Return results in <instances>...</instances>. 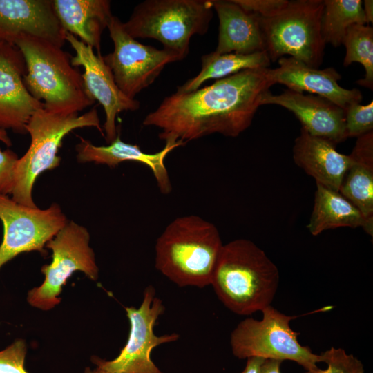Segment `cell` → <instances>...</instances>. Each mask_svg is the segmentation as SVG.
<instances>
[{"mask_svg": "<svg viewBox=\"0 0 373 373\" xmlns=\"http://www.w3.org/2000/svg\"><path fill=\"white\" fill-rule=\"evenodd\" d=\"M0 140L10 146L11 140L5 130L0 129ZM19 160L17 155L8 149L1 150L0 148V194L9 195L12 193L14 186L15 171Z\"/></svg>", "mask_w": 373, "mask_h": 373, "instance_id": "obj_29", "label": "cell"}, {"mask_svg": "<svg viewBox=\"0 0 373 373\" xmlns=\"http://www.w3.org/2000/svg\"><path fill=\"white\" fill-rule=\"evenodd\" d=\"M321 30L325 44L338 47L347 28L354 24H367L361 0H325Z\"/></svg>", "mask_w": 373, "mask_h": 373, "instance_id": "obj_25", "label": "cell"}, {"mask_svg": "<svg viewBox=\"0 0 373 373\" xmlns=\"http://www.w3.org/2000/svg\"><path fill=\"white\" fill-rule=\"evenodd\" d=\"M77 137L79 142L76 145L75 150L79 162H94L110 167H115L125 161L140 162L151 169L162 193L169 194L171 192L172 184L164 161L174 149L184 146L183 142H165L164 148L160 151L148 153L142 151L136 144L122 141L119 131L108 146H95L90 141L79 135Z\"/></svg>", "mask_w": 373, "mask_h": 373, "instance_id": "obj_18", "label": "cell"}, {"mask_svg": "<svg viewBox=\"0 0 373 373\" xmlns=\"http://www.w3.org/2000/svg\"><path fill=\"white\" fill-rule=\"evenodd\" d=\"M0 220L3 227L0 244V269L23 252L37 251L46 254V243L68 222L57 203L41 209L19 204L1 194Z\"/></svg>", "mask_w": 373, "mask_h": 373, "instance_id": "obj_12", "label": "cell"}, {"mask_svg": "<svg viewBox=\"0 0 373 373\" xmlns=\"http://www.w3.org/2000/svg\"><path fill=\"white\" fill-rule=\"evenodd\" d=\"M320 355L327 367L315 373H365L362 362L343 348L332 347Z\"/></svg>", "mask_w": 373, "mask_h": 373, "instance_id": "obj_27", "label": "cell"}, {"mask_svg": "<svg viewBox=\"0 0 373 373\" xmlns=\"http://www.w3.org/2000/svg\"><path fill=\"white\" fill-rule=\"evenodd\" d=\"M14 46L25 61V86L46 109L79 113L95 102L87 93L82 75L72 66V56L61 47L28 35L17 38Z\"/></svg>", "mask_w": 373, "mask_h": 373, "instance_id": "obj_4", "label": "cell"}, {"mask_svg": "<svg viewBox=\"0 0 373 373\" xmlns=\"http://www.w3.org/2000/svg\"><path fill=\"white\" fill-rule=\"evenodd\" d=\"M274 104L292 112L309 134L325 139L334 145L347 138L345 110L321 96L296 92L289 89L273 95L264 94L261 106Z\"/></svg>", "mask_w": 373, "mask_h": 373, "instance_id": "obj_16", "label": "cell"}, {"mask_svg": "<svg viewBox=\"0 0 373 373\" xmlns=\"http://www.w3.org/2000/svg\"><path fill=\"white\" fill-rule=\"evenodd\" d=\"M275 83L270 68L241 70L212 84L166 97L143 125L161 130L165 142L184 144L219 133L238 137L251 124L261 99Z\"/></svg>", "mask_w": 373, "mask_h": 373, "instance_id": "obj_1", "label": "cell"}, {"mask_svg": "<svg viewBox=\"0 0 373 373\" xmlns=\"http://www.w3.org/2000/svg\"><path fill=\"white\" fill-rule=\"evenodd\" d=\"M352 163L338 192L361 213L367 234L373 236V131L357 137Z\"/></svg>", "mask_w": 373, "mask_h": 373, "instance_id": "obj_21", "label": "cell"}, {"mask_svg": "<svg viewBox=\"0 0 373 373\" xmlns=\"http://www.w3.org/2000/svg\"><path fill=\"white\" fill-rule=\"evenodd\" d=\"M201 61L200 72L182 86H178L176 92H191L200 88L207 80L220 79L246 69L268 68L271 63L266 51L249 55L217 54L213 51L204 55Z\"/></svg>", "mask_w": 373, "mask_h": 373, "instance_id": "obj_24", "label": "cell"}, {"mask_svg": "<svg viewBox=\"0 0 373 373\" xmlns=\"http://www.w3.org/2000/svg\"><path fill=\"white\" fill-rule=\"evenodd\" d=\"M283 361L278 359L266 358L259 367L258 373H280V365ZM305 373H315L307 371Z\"/></svg>", "mask_w": 373, "mask_h": 373, "instance_id": "obj_32", "label": "cell"}, {"mask_svg": "<svg viewBox=\"0 0 373 373\" xmlns=\"http://www.w3.org/2000/svg\"><path fill=\"white\" fill-rule=\"evenodd\" d=\"M26 341L19 338L0 351V373H29L25 368Z\"/></svg>", "mask_w": 373, "mask_h": 373, "instance_id": "obj_30", "label": "cell"}, {"mask_svg": "<svg viewBox=\"0 0 373 373\" xmlns=\"http://www.w3.org/2000/svg\"><path fill=\"white\" fill-rule=\"evenodd\" d=\"M343 44L345 47L343 65L353 62L361 64L365 69L364 78L357 83L364 87L373 88V28L367 24H354L345 33Z\"/></svg>", "mask_w": 373, "mask_h": 373, "instance_id": "obj_26", "label": "cell"}, {"mask_svg": "<svg viewBox=\"0 0 373 373\" xmlns=\"http://www.w3.org/2000/svg\"><path fill=\"white\" fill-rule=\"evenodd\" d=\"M219 20L217 54L249 55L266 51L260 17L233 0H211Z\"/></svg>", "mask_w": 373, "mask_h": 373, "instance_id": "obj_20", "label": "cell"}, {"mask_svg": "<svg viewBox=\"0 0 373 373\" xmlns=\"http://www.w3.org/2000/svg\"><path fill=\"white\" fill-rule=\"evenodd\" d=\"M66 33L53 0H0V42L14 46L17 38L28 35L62 48Z\"/></svg>", "mask_w": 373, "mask_h": 373, "instance_id": "obj_14", "label": "cell"}, {"mask_svg": "<svg viewBox=\"0 0 373 373\" xmlns=\"http://www.w3.org/2000/svg\"><path fill=\"white\" fill-rule=\"evenodd\" d=\"M26 73L19 50L3 44L0 48V129L26 133L25 126L31 116L44 107L26 88L23 79Z\"/></svg>", "mask_w": 373, "mask_h": 373, "instance_id": "obj_15", "label": "cell"}, {"mask_svg": "<svg viewBox=\"0 0 373 373\" xmlns=\"http://www.w3.org/2000/svg\"><path fill=\"white\" fill-rule=\"evenodd\" d=\"M264 360L263 358L256 356L247 358L246 366L240 373H258L259 367Z\"/></svg>", "mask_w": 373, "mask_h": 373, "instance_id": "obj_33", "label": "cell"}, {"mask_svg": "<svg viewBox=\"0 0 373 373\" xmlns=\"http://www.w3.org/2000/svg\"><path fill=\"white\" fill-rule=\"evenodd\" d=\"M57 17L66 32L101 55V38L113 14L108 0H53Z\"/></svg>", "mask_w": 373, "mask_h": 373, "instance_id": "obj_22", "label": "cell"}, {"mask_svg": "<svg viewBox=\"0 0 373 373\" xmlns=\"http://www.w3.org/2000/svg\"><path fill=\"white\" fill-rule=\"evenodd\" d=\"M322 0L289 1L277 15L260 17L266 52L271 61L284 55L318 68L322 64L325 44L321 30Z\"/></svg>", "mask_w": 373, "mask_h": 373, "instance_id": "obj_7", "label": "cell"}, {"mask_svg": "<svg viewBox=\"0 0 373 373\" xmlns=\"http://www.w3.org/2000/svg\"><path fill=\"white\" fill-rule=\"evenodd\" d=\"M89 242L87 229L70 220L46 243V247L52 251V261L41 268L44 275L41 285L28 292L30 306L43 311L55 308L61 302L62 287L75 271L83 272L93 281L98 279L99 268Z\"/></svg>", "mask_w": 373, "mask_h": 373, "instance_id": "obj_9", "label": "cell"}, {"mask_svg": "<svg viewBox=\"0 0 373 373\" xmlns=\"http://www.w3.org/2000/svg\"><path fill=\"white\" fill-rule=\"evenodd\" d=\"M84 127H95L104 137L97 108L88 112H53L44 107L35 111L25 126L30 136L26 153L19 158L15 171L12 199L30 207L37 205L32 199V188L38 176L46 171L59 166L57 155L65 136L72 131Z\"/></svg>", "mask_w": 373, "mask_h": 373, "instance_id": "obj_5", "label": "cell"}, {"mask_svg": "<svg viewBox=\"0 0 373 373\" xmlns=\"http://www.w3.org/2000/svg\"><path fill=\"white\" fill-rule=\"evenodd\" d=\"M363 10L368 23L373 22V1L365 0L363 3Z\"/></svg>", "mask_w": 373, "mask_h": 373, "instance_id": "obj_34", "label": "cell"}, {"mask_svg": "<svg viewBox=\"0 0 373 373\" xmlns=\"http://www.w3.org/2000/svg\"><path fill=\"white\" fill-rule=\"evenodd\" d=\"M279 284L277 266L252 241L240 238L223 245L211 285L222 304L240 316L271 305Z\"/></svg>", "mask_w": 373, "mask_h": 373, "instance_id": "obj_2", "label": "cell"}, {"mask_svg": "<svg viewBox=\"0 0 373 373\" xmlns=\"http://www.w3.org/2000/svg\"><path fill=\"white\" fill-rule=\"evenodd\" d=\"M278 63L277 68L270 69L271 78L275 84L285 85L287 89L321 96L343 110L362 100L358 89L341 86L338 82L341 75L334 68H312L291 57H283Z\"/></svg>", "mask_w": 373, "mask_h": 373, "instance_id": "obj_17", "label": "cell"}, {"mask_svg": "<svg viewBox=\"0 0 373 373\" xmlns=\"http://www.w3.org/2000/svg\"><path fill=\"white\" fill-rule=\"evenodd\" d=\"M316 184L313 210L307 225L312 235L317 236L325 230L338 227L365 229V220L352 203L338 191Z\"/></svg>", "mask_w": 373, "mask_h": 373, "instance_id": "obj_23", "label": "cell"}, {"mask_svg": "<svg viewBox=\"0 0 373 373\" xmlns=\"http://www.w3.org/2000/svg\"><path fill=\"white\" fill-rule=\"evenodd\" d=\"M223 244L217 227L196 215L176 218L155 244L156 269L179 287L211 285Z\"/></svg>", "mask_w": 373, "mask_h": 373, "instance_id": "obj_3", "label": "cell"}, {"mask_svg": "<svg viewBox=\"0 0 373 373\" xmlns=\"http://www.w3.org/2000/svg\"><path fill=\"white\" fill-rule=\"evenodd\" d=\"M107 28L114 50L103 56V59L119 88L131 99L153 84L166 65L182 59L173 51L140 43L126 32L123 22L114 15Z\"/></svg>", "mask_w": 373, "mask_h": 373, "instance_id": "obj_10", "label": "cell"}, {"mask_svg": "<svg viewBox=\"0 0 373 373\" xmlns=\"http://www.w3.org/2000/svg\"><path fill=\"white\" fill-rule=\"evenodd\" d=\"M213 10L211 0H146L123 26L133 38L156 39L183 59L191 37L208 31Z\"/></svg>", "mask_w": 373, "mask_h": 373, "instance_id": "obj_6", "label": "cell"}, {"mask_svg": "<svg viewBox=\"0 0 373 373\" xmlns=\"http://www.w3.org/2000/svg\"><path fill=\"white\" fill-rule=\"evenodd\" d=\"M345 128L347 137H358L373 131V102L367 105L355 103L345 110Z\"/></svg>", "mask_w": 373, "mask_h": 373, "instance_id": "obj_28", "label": "cell"}, {"mask_svg": "<svg viewBox=\"0 0 373 373\" xmlns=\"http://www.w3.org/2000/svg\"><path fill=\"white\" fill-rule=\"evenodd\" d=\"M296 164L312 176L316 183L338 191L352 160L336 149L329 141L301 128L292 149Z\"/></svg>", "mask_w": 373, "mask_h": 373, "instance_id": "obj_19", "label": "cell"}, {"mask_svg": "<svg viewBox=\"0 0 373 373\" xmlns=\"http://www.w3.org/2000/svg\"><path fill=\"white\" fill-rule=\"evenodd\" d=\"M84 373H110V372L105 371L97 367L94 370H91L90 367H87L84 370Z\"/></svg>", "mask_w": 373, "mask_h": 373, "instance_id": "obj_35", "label": "cell"}, {"mask_svg": "<svg viewBox=\"0 0 373 373\" xmlns=\"http://www.w3.org/2000/svg\"><path fill=\"white\" fill-rule=\"evenodd\" d=\"M261 312V320L246 318L231 332L230 345L233 354L239 359L256 356L283 361L289 360L307 371L318 372L320 369L316 363L321 362V355L300 345L298 341L300 333L289 325L291 320L305 314L288 316L271 305Z\"/></svg>", "mask_w": 373, "mask_h": 373, "instance_id": "obj_8", "label": "cell"}, {"mask_svg": "<svg viewBox=\"0 0 373 373\" xmlns=\"http://www.w3.org/2000/svg\"><path fill=\"white\" fill-rule=\"evenodd\" d=\"M164 310L162 300L155 296L154 287L147 286L139 307H125L130 330L128 341L119 355L111 361L93 356L92 362L110 373H162L152 361L151 351L162 344L176 341L180 337L176 333L155 334V324Z\"/></svg>", "mask_w": 373, "mask_h": 373, "instance_id": "obj_11", "label": "cell"}, {"mask_svg": "<svg viewBox=\"0 0 373 373\" xmlns=\"http://www.w3.org/2000/svg\"><path fill=\"white\" fill-rule=\"evenodd\" d=\"M3 44V43L2 42H0V48L1 47V46Z\"/></svg>", "mask_w": 373, "mask_h": 373, "instance_id": "obj_36", "label": "cell"}, {"mask_svg": "<svg viewBox=\"0 0 373 373\" xmlns=\"http://www.w3.org/2000/svg\"><path fill=\"white\" fill-rule=\"evenodd\" d=\"M245 10L261 18H269L280 12L288 3L287 0H233Z\"/></svg>", "mask_w": 373, "mask_h": 373, "instance_id": "obj_31", "label": "cell"}, {"mask_svg": "<svg viewBox=\"0 0 373 373\" xmlns=\"http://www.w3.org/2000/svg\"><path fill=\"white\" fill-rule=\"evenodd\" d=\"M66 41L75 52V55L71 57L72 66L84 68L82 77L87 93L104 108L106 115L104 134L106 142L110 144L115 139L119 131L115 124L118 113L137 110L140 102L128 97L121 91L103 57L96 54L92 47L68 32L66 33Z\"/></svg>", "mask_w": 373, "mask_h": 373, "instance_id": "obj_13", "label": "cell"}]
</instances>
